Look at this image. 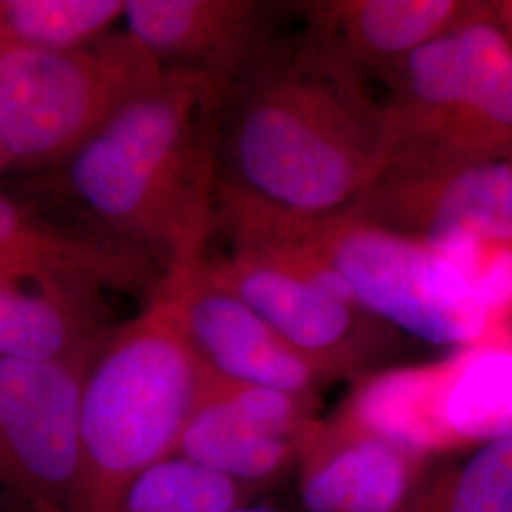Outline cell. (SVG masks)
Returning a JSON list of instances; mask_svg holds the SVG:
<instances>
[{
  "label": "cell",
  "mask_w": 512,
  "mask_h": 512,
  "mask_svg": "<svg viewBox=\"0 0 512 512\" xmlns=\"http://www.w3.org/2000/svg\"><path fill=\"white\" fill-rule=\"evenodd\" d=\"M387 160L385 103L308 27L277 35L224 92L213 234L349 211Z\"/></svg>",
  "instance_id": "6da1fadb"
},
{
  "label": "cell",
  "mask_w": 512,
  "mask_h": 512,
  "mask_svg": "<svg viewBox=\"0 0 512 512\" xmlns=\"http://www.w3.org/2000/svg\"><path fill=\"white\" fill-rule=\"evenodd\" d=\"M224 92L165 71L57 167L80 224L152 256L165 279L200 268L213 236Z\"/></svg>",
  "instance_id": "7a4b0ae2"
},
{
  "label": "cell",
  "mask_w": 512,
  "mask_h": 512,
  "mask_svg": "<svg viewBox=\"0 0 512 512\" xmlns=\"http://www.w3.org/2000/svg\"><path fill=\"white\" fill-rule=\"evenodd\" d=\"M207 378L184 336L177 287L164 281L112 329L86 374L67 512H116L139 476L175 456Z\"/></svg>",
  "instance_id": "3957f363"
},
{
  "label": "cell",
  "mask_w": 512,
  "mask_h": 512,
  "mask_svg": "<svg viewBox=\"0 0 512 512\" xmlns=\"http://www.w3.org/2000/svg\"><path fill=\"white\" fill-rule=\"evenodd\" d=\"M385 118L384 169L512 160V42L488 19L484 2L475 18L408 61Z\"/></svg>",
  "instance_id": "277c9868"
},
{
  "label": "cell",
  "mask_w": 512,
  "mask_h": 512,
  "mask_svg": "<svg viewBox=\"0 0 512 512\" xmlns=\"http://www.w3.org/2000/svg\"><path fill=\"white\" fill-rule=\"evenodd\" d=\"M230 253L205 256L202 272L238 294L304 357L323 384L385 368L397 348L391 327L355 304L344 281L291 228L226 239Z\"/></svg>",
  "instance_id": "5b68a950"
},
{
  "label": "cell",
  "mask_w": 512,
  "mask_h": 512,
  "mask_svg": "<svg viewBox=\"0 0 512 512\" xmlns=\"http://www.w3.org/2000/svg\"><path fill=\"white\" fill-rule=\"evenodd\" d=\"M162 74L126 29L74 50L0 46L4 171H55Z\"/></svg>",
  "instance_id": "8992f818"
},
{
  "label": "cell",
  "mask_w": 512,
  "mask_h": 512,
  "mask_svg": "<svg viewBox=\"0 0 512 512\" xmlns=\"http://www.w3.org/2000/svg\"><path fill=\"white\" fill-rule=\"evenodd\" d=\"M327 420L425 461L512 439V342L492 338L439 363L374 370L351 382Z\"/></svg>",
  "instance_id": "52a82bcc"
},
{
  "label": "cell",
  "mask_w": 512,
  "mask_h": 512,
  "mask_svg": "<svg viewBox=\"0 0 512 512\" xmlns=\"http://www.w3.org/2000/svg\"><path fill=\"white\" fill-rule=\"evenodd\" d=\"M291 228L348 287L359 308L435 346L497 338L473 283L448 253L349 211Z\"/></svg>",
  "instance_id": "ba28073f"
},
{
  "label": "cell",
  "mask_w": 512,
  "mask_h": 512,
  "mask_svg": "<svg viewBox=\"0 0 512 512\" xmlns=\"http://www.w3.org/2000/svg\"><path fill=\"white\" fill-rule=\"evenodd\" d=\"M93 359H0V501L8 511H69Z\"/></svg>",
  "instance_id": "9c48e42d"
},
{
  "label": "cell",
  "mask_w": 512,
  "mask_h": 512,
  "mask_svg": "<svg viewBox=\"0 0 512 512\" xmlns=\"http://www.w3.org/2000/svg\"><path fill=\"white\" fill-rule=\"evenodd\" d=\"M315 410L313 399L209 374L175 456L264 497L293 478Z\"/></svg>",
  "instance_id": "30bf717a"
},
{
  "label": "cell",
  "mask_w": 512,
  "mask_h": 512,
  "mask_svg": "<svg viewBox=\"0 0 512 512\" xmlns=\"http://www.w3.org/2000/svg\"><path fill=\"white\" fill-rule=\"evenodd\" d=\"M349 213L435 247L512 243V160L384 169Z\"/></svg>",
  "instance_id": "8fae6325"
},
{
  "label": "cell",
  "mask_w": 512,
  "mask_h": 512,
  "mask_svg": "<svg viewBox=\"0 0 512 512\" xmlns=\"http://www.w3.org/2000/svg\"><path fill=\"white\" fill-rule=\"evenodd\" d=\"M285 6L258 0H128L124 29L158 65L226 92L277 33Z\"/></svg>",
  "instance_id": "7c38bea8"
},
{
  "label": "cell",
  "mask_w": 512,
  "mask_h": 512,
  "mask_svg": "<svg viewBox=\"0 0 512 512\" xmlns=\"http://www.w3.org/2000/svg\"><path fill=\"white\" fill-rule=\"evenodd\" d=\"M169 281L179 293L184 336L209 374L317 401L325 385L319 374L238 294L213 283L202 268Z\"/></svg>",
  "instance_id": "4fadbf2b"
},
{
  "label": "cell",
  "mask_w": 512,
  "mask_h": 512,
  "mask_svg": "<svg viewBox=\"0 0 512 512\" xmlns=\"http://www.w3.org/2000/svg\"><path fill=\"white\" fill-rule=\"evenodd\" d=\"M0 274H33L139 296L147 304L164 285V268L145 251L86 224L42 219L0 194Z\"/></svg>",
  "instance_id": "5bb4252c"
},
{
  "label": "cell",
  "mask_w": 512,
  "mask_h": 512,
  "mask_svg": "<svg viewBox=\"0 0 512 512\" xmlns=\"http://www.w3.org/2000/svg\"><path fill=\"white\" fill-rule=\"evenodd\" d=\"M431 463L319 418L294 471L291 512H401Z\"/></svg>",
  "instance_id": "9a60e30c"
},
{
  "label": "cell",
  "mask_w": 512,
  "mask_h": 512,
  "mask_svg": "<svg viewBox=\"0 0 512 512\" xmlns=\"http://www.w3.org/2000/svg\"><path fill=\"white\" fill-rule=\"evenodd\" d=\"M116 325L105 291L46 275L0 274V359L93 357Z\"/></svg>",
  "instance_id": "2e32d148"
},
{
  "label": "cell",
  "mask_w": 512,
  "mask_h": 512,
  "mask_svg": "<svg viewBox=\"0 0 512 512\" xmlns=\"http://www.w3.org/2000/svg\"><path fill=\"white\" fill-rule=\"evenodd\" d=\"M482 2L327 0L300 4L306 27L365 74L389 80L425 42L475 18Z\"/></svg>",
  "instance_id": "e0dca14e"
},
{
  "label": "cell",
  "mask_w": 512,
  "mask_h": 512,
  "mask_svg": "<svg viewBox=\"0 0 512 512\" xmlns=\"http://www.w3.org/2000/svg\"><path fill=\"white\" fill-rule=\"evenodd\" d=\"M401 512H512V439L433 461Z\"/></svg>",
  "instance_id": "ac0fdd59"
},
{
  "label": "cell",
  "mask_w": 512,
  "mask_h": 512,
  "mask_svg": "<svg viewBox=\"0 0 512 512\" xmlns=\"http://www.w3.org/2000/svg\"><path fill=\"white\" fill-rule=\"evenodd\" d=\"M124 0H0V46L74 50L116 31Z\"/></svg>",
  "instance_id": "d6986e66"
},
{
  "label": "cell",
  "mask_w": 512,
  "mask_h": 512,
  "mask_svg": "<svg viewBox=\"0 0 512 512\" xmlns=\"http://www.w3.org/2000/svg\"><path fill=\"white\" fill-rule=\"evenodd\" d=\"M255 499L238 484L171 456L129 486L116 512H228Z\"/></svg>",
  "instance_id": "ffe728a7"
},
{
  "label": "cell",
  "mask_w": 512,
  "mask_h": 512,
  "mask_svg": "<svg viewBox=\"0 0 512 512\" xmlns=\"http://www.w3.org/2000/svg\"><path fill=\"white\" fill-rule=\"evenodd\" d=\"M471 283L497 332L512 317V243H484L471 270Z\"/></svg>",
  "instance_id": "44dd1931"
},
{
  "label": "cell",
  "mask_w": 512,
  "mask_h": 512,
  "mask_svg": "<svg viewBox=\"0 0 512 512\" xmlns=\"http://www.w3.org/2000/svg\"><path fill=\"white\" fill-rule=\"evenodd\" d=\"M486 16L512 42V0L484 2Z\"/></svg>",
  "instance_id": "7402d4cb"
},
{
  "label": "cell",
  "mask_w": 512,
  "mask_h": 512,
  "mask_svg": "<svg viewBox=\"0 0 512 512\" xmlns=\"http://www.w3.org/2000/svg\"><path fill=\"white\" fill-rule=\"evenodd\" d=\"M228 512H291V509L279 505L272 497H258L255 501H249L245 505H239L236 509Z\"/></svg>",
  "instance_id": "603a6c76"
},
{
  "label": "cell",
  "mask_w": 512,
  "mask_h": 512,
  "mask_svg": "<svg viewBox=\"0 0 512 512\" xmlns=\"http://www.w3.org/2000/svg\"><path fill=\"white\" fill-rule=\"evenodd\" d=\"M0 512H10L6 507H4V505H2V501H0Z\"/></svg>",
  "instance_id": "cb8c5ba5"
},
{
  "label": "cell",
  "mask_w": 512,
  "mask_h": 512,
  "mask_svg": "<svg viewBox=\"0 0 512 512\" xmlns=\"http://www.w3.org/2000/svg\"><path fill=\"white\" fill-rule=\"evenodd\" d=\"M4 173V164H2V158H0V175Z\"/></svg>",
  "instance_id": "d4e9b609"
}]
</instances>
